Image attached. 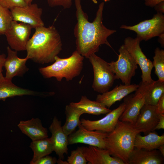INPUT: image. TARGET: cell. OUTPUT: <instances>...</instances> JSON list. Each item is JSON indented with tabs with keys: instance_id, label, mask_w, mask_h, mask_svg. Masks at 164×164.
I'll return each mask as SVG.
<instances>
[{
	"instance_id": "obj_24",
	"label": "cell",
	"mask_w": 164,
	"mask_h": 164,
	"mask_svg": "<svg viewBox=\"0 0 164 164\" xmlns=\"http://www.w3.org/2000/svg\"><path fill=\"white\" fill-rule=\"evenodd\" d=\"M35 94L33 91L16 86L12 83V80L5 77L0 79V100L5 101L9 97Z\"/></svg>"
},
{
	"instance_id": "obj_23",
	"label": "cell",
	"mask_w": 164,
	"mask_h": 164,
	"mask_svg": "<svg viewBox=\"0 0 164 164\" xmlns=\"http://www.w3.org/2000/svg\"><path fill=\"white\" fill-rule=\"evenodd\" d=\"M164 144V135H159L152 132L143 136L139 134L135 137L134 147L148 150L158 149L161 145Z\"/></svg>"
},
{
	"instance_id": "obj_5",
	"label": "cell",
	"mask_w": 164,
	"mask_h": 164,
	"mask_svg": "<svg viewBox=\"0 0 164 164\" xmlns=\"http://www.w3.org/2000/svg\"><path fill=\"white\" fill-rule=\"evenodd\" d=\"M93 68L94 80L92 87L94 91L103 93L109 91L116 79L108 63L93 54L88 58Z\"/></svg>"
},
{
	"instance_id": "obj_14",
	"label": "cell",
	"mask_w": 164,
	"mask_h": 164,
	"mask_svg": "<svg viewBox=\"0 0 164 164\" xmlns=\"http://www.w3.org/2000/svg\"><path fill=\"white\" fill-rule=\"evenodd\" d=\"M125 109L119 120L133 125L135 122L141 109L145 104L144 96L135 91L134 94L127 95L124 98Z\"/></svg>"
},
{
	"instance_id": "obj_28",
	"label": "cell",
	"mask_w": 164,
	"mask_h": 164,
	"mask_svg": "<svg viewBox=\"0 0 164 164\" xmlns=\"http://www.w3.org/2000/svg\"><path fill=\"white\" fill-rule=\"evenodd\" d=\"M12 20L10 10L0 5V35L5 34Z\"/></svg>"
},
{
	"instance_id": "obj_42",
	"label": "cell",
	"mask_w": 164,
	"mask_h": 164,
	"mask_svg": "<svg viewBox=\"0 0 164 164\" xmlns=\"http://www.w3.org/2000/svg\"><path fill=\"white\" fill-rule=\"evenodd\" d=\"M94 3L97 4V2L96 0H91Z\"/></svg>"
},
{
	"instance_id": "obj_17",
	"label": "cell",
	"mask_w": 164,
	"mask_h": 164,
	"mask_svg": "<svg viewBox=\"0 0 164 164\" xmlns=\"http://www.w3.org/2000/svg\"><path fill=\"white\" fill-rule=\"evenodd\" d=\"M138 84L120 85L116 86L111 91H108L97 96L96 101L103 104L108 108L116 102L120 101L127 95L135 91Z\"/></svg>"
},
{
	"instance_id": "obj_26",
	"label": "cell",
	"mask_w": 164,
	"mask_h": 164,
	"mask_svg": "<svg viewBox=\"0 0 164 164\" xmlns=\"http://www.w3.org/2000/svg\"><path fill=\"white\" fill-rule=\"evenodd\" d=\"M29 146L33 152L30 164L53 151V145L50 138L48 137L32 141Z\"/></svg>"
},
{
	"instance_id": "obj_29",
	"label": "cell",
	"mask_w": 164,
	"mask_h": 164,
	"mask_svg": "<svg viewBox=\"0 0 164 164\" xmlns=\"http://www.w3.org/2000/svg\"><path fill=\"white\" fill-rule=\"evenodd\" d=\"M68 164H86L87 161L83 153L82 147H78L71 151L67 160Z\"/></svg>"
},
{
	"instance_id": "obj_3",
	"label": "cell",
	"mask_w": 164,
	"mask_h": 164,
	"mask_svg": "<svg viewBox=\"0 0 164 164\" xmlns=\"http://www.w3.org/2000/svg\"><path fill=\"white\" fill-rule=\"evenodd\" d=\"M141 133L133 125L120 120L106 139V148L112 156L128 164L130 155L134 148L136 135Z\"/></svg>"
},
{
	"instance_id": "obj_27",
	"label": "cell",
	"mask_w": 164,
	"mask_h": 164,
	"mask_svg": "<svg viewBox=\"0 0 164 164\" xmlns=\"http://www.w3.org/2000/svg\"><path fill=\"white\" fill-rule=\"evenodd\" d=\"M154 53L152 63L155 68V73L158 77V80L164 82V50L157 47Z\"/></svg>"
},
{
	"instance_id": "obj_7",
	"label": "cell",
	"mask_w": 164,
	"mask_h": 164,
	"mask_svg": "<svg viewBox=\"0 0 164 164\" xmlns=\"http://www.w3.org/2000/svg\"><path fill=\"white\" fill-rule=\"evenodd\" d=\"M119 55L117 60L109 63L116 79H120L125 85H130L134 76L138 65L124 45L118 50Z\"/></svg>"
},
{
	"instance_id": "obj_21",
	"label": "cell",
	"mask_w": 164,
	"mask_h": 164,
	"mask_svg": "<svg viewBox=\"0 0 164 164\" xmlns=\"http://www.w3.org/2000/svg\"><path fill=\"white\" fill-rule=\"evenodd\" d=\"M18 126L22 132L32 141L48 137L47 128L43 126L41 120L38 118L21 121Z\"/></svg>"
},
{
	"instance_id": "obj_18",
	"label": "cell",
	"mask_w": 164,
	"mask_h": 164,
	"mask_svg": "<svg viewBox=\"0 0 164 164\" xmlns=\"http://www.w3.org/2000/svg\"><path fill=\"white\" fill-rule=\"evenodd\" d=\"M82 148L88 164H125L120 159L111 156L106 149L90 145Z\"/></svg>"
},
{
	"instance_id": "obj_35",
	"label": "cell",
	"mask_w": 164,
	"mask_h": 164,
	"mask_svg": "<svg viewBox=\"0 0 164 164\" xmlns=\"http://www.w3.org/2000/svg\"><path fill=\"white\" fill-rule=\"evenodd\" d=\"M145 5L148 6L153 7L164 0H144Z\"/></svg>"
},
{
	"instance_id": "obj_13",
	"label": "cell",
	"mask_w": 164,
	"mask_h": 164,
	"mask_svg": "<svg viewBox=\"0 0 164 164\" xmlns=\"http://www.w3.org/2000/svg\"><path fill=\"white\" fill-rule=\"evenodd\" d=\"M159 114L156 106L145 104L133 125L141 132L147 135L154 131L159 119Z\"/></svg>"
},
{
	"instance_id": "obj_38",
	"label": "cell",
	"mask_w": 164,
	"mask_h": 164,
	"mask_svg": "<svg viewBox=\"0 0 164 164\" xmlns=\"http://www.w3.org/2000/svg\"><path fill=\"white\" fill-rule=\"evenodd\" d=\"M159 41L162 46H164V34L159 37Z\"/></svg>"
},
{
	"instance_id": "obj_16",
	"label": "cell",
	"mask_w": 164,
	"mask_h": 164,
	"mask_svg": "<svg viewBox=\"0 0 164 164\" xmlns=\"http://www.w3.org/2000/svg\"><path fill=\"white\" fill-rule=\"evenodd\" d=\"M7 56L4 66L6 70L5 77L12 80L15 76H21L28 70L26 63L29 59L26 56L24 58L19 57L17 51L12 50L9 46L7 47Z\"/></svg>"
},
{
	"instance_id": "obj_2",
	"label": "cell",
	"mask_w": 164,
	"mask_h": 164,
	"mask_svg": "<svg viewBox=\"0 0 164 164\" xmlns=\"http://www.w3.org/2000/svg\"><path fill=\"white\" fill-rule=\"evenodd\" d=\"M26 46V57L35 63L43 64L53 62L62 49L60 36L53 25L35 28Z\"/></svg>"
},
{
	"instance_id": "obj_36",
	"label": "cell",
	"mask_w": 164,
	"mask_h": 164,
	"mask_svg": "<svg viewBox=\"0 0 164 164\" xmlns=\"http://www.w3.org/2000/svg\"><path fill=\"white\" fill-rule=\"evenodd\" d=\"M6 58L5 55L4 54H1L0 51V79L4 77L2 73V68L4 67Z\"/></svg>"
},
{
	"instance_id": "obj_30",
	"label": "cell",
	"mask_w": 164,
	"mask_h": 164,
	"mask_svg": "<svg viewBox=\"0 0 164 164\" xmlns=\"http://www.w3.org/2000/svg\"><path fill=\"white\" fill-rule=\"evenodd\" d=\"M0 5L10 10L15 7L24 6L27 4L24 0H0Z\"/></svg>"
},
{
	"instance_id": "obj_19",
	"label": "cell",
	"mask_w": 164,
	"mask_h": 164,
	"mask_svg": "<svg viewBox=\"0 0 164 164\" xmlns=\"http://www.w3.org/2000/svg\"><path fill=\"white\" fill-rule=\"evenodd\" d=\"M164 157L159 150H148L134 148L129 158L128 164H162Z\"/></svg>"
},
{
	"instance_id": "obj_1",
	"label": "cell",
	"mask_w": 164,
	"mask_h": 164,
	"mask_svg": "<svg viewBox=\"0 0 164 164\" xmlns=\"http://www.w3.org/2000/svg\"><path fill=\"white\" fill-rule=\"evenodd\" d=\"M75 4L77 20L74 29L76 50L82 56L88 58L98 51L101 45L106 44L112 48L107 39L116 31L107 28L103 23L104 3L99 4L92 22L88 21L87 15L83 11L80 0H75Z\"/></svg>"
},
{
	"instance_id": "obj_39",
	"label": "cell",
	"mask_w": 164,
	"mask_h": 164,
	"mask_svg": "<svg viewBox=\"0 0 164 164\" xmlns=\"http://www.w3.org/2000/svg\"><path fill=\"white\" fill-rule=\"evenodd\" d=\"M162 155L164 156V144L160 146L158 149Z\"/></svg>"
},
{
	"instance_id": "obj_25",
	"label": "cell",
	"mask_w": 164,
	"mask_h": 164,
	"mask_svg": "<svg viewBox=\"0 0 164 164\" xmlns=\"http://www.w3.org/2000/svg\"><path fill=\"white\" fill-rule=\"evenodd\" d=\"M65 114L66 122L62 127L64 132L68 136L81 124L80 117L84 113L80 109L69 104L66 106Z\"/></svg>"
},
{
	"instance_id": "obj_9",
	"label": "cell",
	"mask_w": 164,
	"mask_h": 164,
	"mask_svg": "<svg viewBox=\"0 0 164 164\" xmlns=\"http://www.w3.org/2000/svg\"><path fill=\"white\" fill-rule=\"evenodd\" d=\"M32 28L29 24L13 20L5 34L10 48L17 51L26 50Z\"/></svg>"
},
{
	"instance_id": "obj_34",
	"label": "cell",
	"mask_w": 164,
	"mask_h": 164,
	"mask_svg": "<svg viewBox=\"0 0 164 164\" xmlns=\"http://www.w3.org/2000/svg\"><path fill=\"white\" fill-rule=\"evenodd\" d=\"M164 129V114H159V119L154 130L156 129L159 130Z\"/></svg>"
},
{
	"instance_id": "obj_12",
	"label": "cell",
	"mask_w": 164,
	"mask_h": 164,
	"mask_svg": "<svg viewBox=\"0 0 164 164\" xmlns=\"http://www.w3.org/2000/svg\"><path fill=\"white\" fill-rule=\"evenodd\" d=\"M10 10L13 20L29 24L32 28L44 26L41 18L43 9L36 3L15 7Z\"/></svg>"
},
{
	"instance_id": "obj_11",
	"label": "cell",
	"mask_w": 164,
	"mask_h": 164,
	"mask_svg": "<svg viewBox=\"0 0 164 164\" xmlns=\"http://www.w3.org/2000/svg\"><path fill=\"white\" fill-rule=\"evenodd\" d=\"M125 104L123 102L116 108L107 114L103 118L96 121L82 118L81 125L89 130H97L109 133L114 128L119 118L123 112Z\"/></svg>"
},
{
	"instance_id": "obj_22",
	"label": "cell",
	"mask_w": 164,
	"mask_h": 164,
	"mask_svg": "<svg viewBox=\"0 0 164 164\" xmlns=\"http://www.w3.org/2000/svg\"><path fill=\"white\" fill-rule=\"evenodd\" d=\"M71 105L80 109L84 114L95 115L107 114L111 111L103 104L97 101H92L82 96L79 101L71 102Z\"/></svg>"
},
{
	"instance_id": "obj_10",
	"label": "cell",
	"mask_w": 164,
	"mask_h": 164,
	"mask_svg": "<svg viewBox=\"0 0 164 164\" xmlns=\"http://www.w3.org/2000/svg\"><path fill=\"white\" fill-rule=\"evenodd\" d=\"M78 129L68 136V144L81 143L105 149L106 139L108 133L97 130H89L80 124Z\"/></svg>"
},
{
	"instance_id": "obj_41",
	"label": "cell",
	"mask_w": 164,
	"mask_h": 164,
	"mask_svg": "<svg viewBox=\"0 0 164 164\" xmlns=\"http://www.w3.org/2000/svg\"><path fill=\"white\" fill-rule=\"evenodd\" d=\"M26 4H29L32 3L33 0H24Z\"/></svg>"
},
{
	"instance_id": "obj_4",
	"label": "cell",
	"mask_w": 164,
	"mask_h": 164,
	"mask_svg": "<svg viewBox=\"0 0 164 164\" xmlns=\"http://www.w3.org/2000/svg\"><path fill=\"white\" fill-rule=\"evenodd\" d=\"M84 58L76 50L67 58H61L57 56L52 64L40 67L39 71L46 78L54 77L60 82L63 78H65L67 81L71 80L81 73Z\"/></svg>"
},
{
	"instance_id": "obj_6",
	"label": "cell",
	"mask_w": 164,
	"mask_h": 164,
	"mask_svg": "<svg viewBox=\"0 0 164 164\" xmlns=\"http://www.w3.org/2000/svg\"><path fill=\"white\" fill-rule=\"evenodd\" d=\"M120 28L134 31L140 41H147L164 34V15L163 13L157 12L151 19L133 26L122 25Z\"/></svg>"
},
{
	"instance_id": "obj_37",
	"label": "cell",
	"mask_w": 164,
	"mask_h": 164,
	"mask_svg": "<svg viewBox=\"0 0 164 164\" xmlns=\"http://www.w3.org/2000/svg\"><path fill=\"white\" fill-rule=\"evenodd\" d=\"M157 12L163 14L164 13V1L162 2L154 7Z\"/></svg>"
},
{
	"instance_id": "obj_43",
	"label": "cell",
	"mask_w": 164,
	"mask_h": 164,
	"mask_svg": "<svg viewBox=\"0 0 164 164\" xmlns=\"http://www.w3.org/2000/svg\"><path fill=\"white\" fill-rule=\"evenodd\" d=\"M105 2H107V1H109L110 0H104Z\"/></svg>"
},
{
	"instance_id": "obj_8",
	"label": "cell",
	"mask_w": 164,
	"mask_h": 164,
	"mask_svg": "<svg viewBox=\"0 0 164 164\" xmlns=\"http://www.w3.org/2000/svg\"><path fill=\"white\" fill-rule=\"evenodd\" d=\"M140 42L137 37L133 38L129 37L125 39L123 45L139 66L142 72V81L151 83L154 81L151 76L153 66L152 62L142 52L140 46Z\"/></svg>"
},
{
	"instance_id": "obj_20",
	"label": "cell",
	"mask_w": 164,
	"mask_h": 164,
	"mask_svg": "<svg viewBox=\"0 0 164 164\" xmlns=\"http://www.w3.org/2000/svg\"><path fill=\"white\" fill-rule=\"evenodd\" d=\"M136 91L144 96L145 104L156 106L159 99L164 94V82L158 80L151 83L142 81Z\"/></svg>"
},
{
	"instance_id": "obj_31",
	"label": "cell",
	"mask_w": 164,
	"mask_h": 164,
	"mask_svg": "<svg viewBox=\"0 0 164 164\" xmlns=\"http://www.w3.org/2000/svg\"><path fill=\"white\" fill-rule=\"evenodd\" d=\"M49 6L51 7L61 6L64 9L70 8L71 6L72 0H47Z\"/></svg>"
},
{
	"instance_id": "obj_32",
	"label": "cell",
	"mask_w": 164,
	"mask_h": 164,
	"mask_svg": "<svg viewBox=\"0 0 164 164\" xmlns=\"http://www.w3.org/2000/svg\"><path fill=\"white\" fill-rule=\"evenodd\" d=\"M57 161L56 158L47 155L40 158L32 164H55Z\"/></svg>"
},
{
	"instance_id": "obj_15",
	"label": "cell",
	"mask_w": 164,
	"mask_h": 164,
	"mask_svg": "<svg viewBox=\"0 0 164 164\" xmlns=\"http://www.w3.org/2000/svg\"><path fill=\"white\" fill-rule=\"evenodd\" d=\"M51 133L50 138L53 145V151L62 160L64 154L68 153V136L64 132L61 125V122L55 116L49 128Z\"/></svg>"
},
{
	"instance_id": "obj_33",
	"label": "cell",
	"mask_w": 164,
	"mask_h": 164,
	"mask_svg": "<svg viewBox=\"0 0 164 164\" xmlns=\"http://www.w3.org/2000/svg\"><path fill=\"white\" fill-rule=\"evenodd\" d=\"M156 107L157 111L159 114H164V94L159 99Z\"/></svg>"
},
{
	"instance_id": "obj_40",
	"label": "cell",
	"mask_w": 164,
	"mask_h": 164,
	"mask_svg": "<svg viewBox=\"0 0 164 164\" xmlns=\"http://www.w3.org/2000/svg\"><path fill=\"white\" fill-rule=\"evenodd\" d=\"M63 160L59 158L57 161V163L59 164H68L67 161H64Z\"/></svg>"
}]
</instances>
